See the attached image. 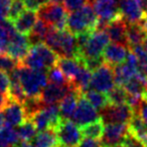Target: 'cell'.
Masks as SVG:
<instances>
[{"mask_svg": "<svg viewBox=\"0 0 147 147\" xmlns=\"http://www.w3.org/2000/svg\"><path fill=\"white\" fill-rule=\"evenodd\" d=\"M45 41V45L51 47L59 57H77L78 47L76 36L67 29L57 30L53 27H49Z\"/></svg>", "mask_w": 147, "mask_h": 147, "instance_id": "cell-1", "label": "cell"}, {"mask_svg": "<svg viewBox=\"0 0 147 147\" xmlns=\"http://www.w3.org/2000/svg\"><path fill=\"white\" fill-rule=\"evenodd\" d=\"M98 17L90 3L85 4L78 10L69 12L67 20V29L75 36L81 33H92L97 29Z\"/></svg>", "mask_w": 147, "mask_h": 147, "instance_id": "cell-2", "label": "cell"}, {"mask_svg": "<svg viewBox=\"0 0 147 147\" xmlns=\"http://www.w3.org/2000/svg\"><path fill=\"white\" fill-rule=\"evenodd\" d=\"M59 59V57L51 47L40 42L32 45L26 57L19 63L35 71H47L51 67H57Z\"/></svg>", "mask_w": 147, "mask_h": 147, "instance_id": "cell-3", "label": "cell"}, {"mask_svg": "<svg viewBox=\"0 0 147 147\" xmlns=\"http://www.w3.org/2000/svg\"><path fill=\"white\" fill-rule=\"evenodd\" d=\"M17 71L26 98H38L49 81L45 71H35L20 63L17 65Z\"/></svg>", "mask_w": 147, "mask_h": 147, "instance_id": "cell-4", "label": "cell"}, {"mask_svg": "<svg viewBox=\"0 0 147 147\" xmlns=\"http://www.w3.org/2000/svg\"><path fill=\"white\" fill-rule=\"evenodd\" d=\"M37 18L45 22L49 27L65 30L67 29V20L69 12L61 3L47 1L39 6L36 11Z\"/></svg>", "mask_w": 147, "mask_h": 147, "instance_id": "cell-5", "label": "cell"}, {"mask_svg": "<svg viewBox=\"0 0 147 147\" xmlns=\"http://www.w3.org/2000/svg\"><path fill=\"white\" fill-rule=\"evenodd\" d=\"M110 43V38L105 30H95L91 33L86 45L79 51L76 59H89L103 57V51Z\"/></svg>", "mask_w": 147, "mask_h": 147, "instance_id": "cell-6", "label": "cell"}, {"mask_svg": "<svg viewBox=\"0 0 147 147\" xmlns=\"http://www.w3.org/2000/svg\"><path fill=\"white\" fill-rule=\"evenodd\" d=\"M59 147H78L82 140L80 127L77 126L71 119H61L53 129Z\"/></svg>", "mask_w": 147, "mask_h": 147, "instance_id": "cell-7", "label": "cell"}, {"mask_svg": "<svg viewBox=\"0 0 147 147\" xmlns=\"http://www.w3.org/2000/svg\"><path fill=\"white\" fill-rule=\"evenodd\" d=\"M90 87L92 90L107 94L115 87L113 67L104 63L99 69L92 73Z\"/></svg>", "mask_w": 147, "mask_h": 147, "instance_id": "cell-8", "label": "cell"}, {"mask_svg": "<svg viewBox=\"0 0 147 147\" xmlns=\"http://www.w3.org/2000/svg\"><path fill=\"white\" fill-rule=\"evenodd\" d=\"M133 116V110L127 104L108 105L100 111V117L105 125L123 123L128 124Z\"/></svg>", "mask_w": 147, "mask_h": 147, "instance_id": "cell-9", "label": "cell"}, {"mask_svg": "<svg viewBox=\"0 0 147 147\" xmlns=\"http://www.w3.org/2000/svg\"><path fill=\"white\" fill-rule=\"evenodd\" d=\"M100 119L101 117L99 115L97 109H95L88 102V100L83 95H81L80 98H79L78 106H77L76 111L74 113L71 120L77 126H79L81 128V127L85 126V125L96 122V121L100 120Z\"/></svg>", "mask_w": 147, "mask_h": 147, "instance_id": "cell-10", "label": "cell"}, {"mask_svg": "<svg viewBox=\"0 0 147 147\" xmlns=\"http://www.w3.org/2000/svg\"><path fill=\"white\" fill-rule=\"evenodd\" d=\"M119 9L127 23H141L144 20V10L136 0H119Z\"/></svg>", "mask_w": 147, "mask_h": 147, "instance_id": "cell-11", "label": "cell"}, {"mask_svg": "<svg viewBox=\"0 0 147 147\" xmlns=\"http://www.w3.org/2000/svg\"><path fill=\"white\" fill-rule=\"evenodd\" d=\"M127 133H128V124L115 123V124L105 125L102 144L105 146H115L120 144Z\"/></svg>", "mask_w": 147, "mask_h": 147, "instance_id": "cell-12", "label": "cell"}, {"mask_svg": "<svg viewBox=\"0 0 147 147\" xmlns=\"http://www.w3.org/2000/svg\"><path fill=\"white\" fill-rule=\"evenodd\" d=\"M71 89H74L71 87V85H69V86H57V85L49 83L42 89L40 95H39V99L45 105L57 104V102H61L65 98V95Z\"/></svg>", "mask_w": 147, "mask_h": 147, "instance_id": "cell-13", "label": "cell"}, {"mask_svg": "<svg viewBox=\"0 0 147 147\" xmlns=\"http://www.w3.org/2000/svg\"><path fill=\"white\" fill-rule=\"evenodd\" d=\"M30 47L31 45L28 40V37L16 31L9 43L7 55L16 59L17 61H21L27 55Z\"/></svg>", "mask_w": 147, "mask_h": 147, "instance_id": "cell-14", "label": "cell"}, {"mask_svg": "<svg viewBox=\"0 0 147 147\" xmlns=\"http://www.w3.org/2000/svg\"><path fill=\"white\" fill-rule=\"evenodd\" d=\"M127 55H128V49L126 45L113 42L107 45L103 51L102 57L104 63L110 65L111 67H115L124 63V61H126Z\"/></svg>", "mask_w": 147, "mask_h": 147, "instance_id": "cell-15", "label": "cell"}, {"mask_svg": "<svg viewBox=\"0 0 147 147\" xmlns=\"http://www.w3.org/2000/svg\"><path fill=\"white\" fill-rule=\"evenodd\" d=\"M127 25L128 23L125 21L122 16L115 20L111 21L109 24L105 26L104 30L108 34L110 40L116 43L127 45L126 40V33H127Z\"/></svg>", "mask_w": 147, "mask_h": 147, "instance_id": "cell-16", "label": "cell"}, {"mask_svg": "<svg viewBox=\"0 0 147 147\" xmlns=\"http://www.w3.org/2000/svg\"><path fill=\"white\" fill-rule=\"evenodd\" d=\"M3 113H4L5 125H7V126L16 127L26 121L22 104L15 102V101L11 100L8 106L4 109Z\"/></svg>", "mask_w": 147, "mask_h": 147, "instance_id": "cell-17", "label": "cell"}, {"mask_svg": "<svg viewBox=\"0 0 147 147\" xmlns=\"http://www.w3.org/2000/svg\"><path fill=\"white\" fill-rule=\"evenodd\" d=\"M37 21V14L36 11L33 10H24L14 21H13V26L15 30L18 33L25 36H28L32 31L33 26Z\"/></svg>", "mask_w": 147, "mask_h": 147, "instance_id": "cell-18", "label": "cell"}, {"mask_svg": "<svg viewBox=\"0 0 147 147\" xmlns=\"http://www.w3.org/2000/svg\"><path fill=\"white\" fill-rule=\"evenodd\" d=\"M81 95L82 94L80 92L76 91L75 89H71L65 95V98L59 102V108L61 119H71L73 117L77 106H78L79 98Z\"/></svg>", "mask_w": 147, "mask_h": 147, "instance_id": "cell-19", "label": "cell"}, {"mask_svg": "<svg viewBox=\"0 0 147 147\" xmlns=\"http://www.w3.org/2000/svg\"><path fill=\"white\" fill-rule=\"evenodd\" d=\"M147 36V33L143 26V22L141 23H128L127 25V33H126V40L127 45L129 49L142 45L145 38Z\"/></svg>", "mask_w": 147, "mask_h": 147, "instance_id": "cell-20", "label": "cell"}, {"mask_svg": "<svg viewBox=\"0 0 147 147\" xmlns=\"http://www.w3.org/2000/svg\"><path fill=\"white\" fill-rule=\"evenodd\" d=\"M128 133L147 147V128L140 117L135 113H133L132 118L128 122Z\"/></svg>", "mask_w": 147, "mask_h": 147, "instance_id": "cell-21", "label": "cell"}, {"mask_svg": "<svg viewBox=\"0 0 147 147\" xmlns=\"http://www.w3.org/2000/svg\"><path fill=\"white\" fill-rule=\"evenodd\" d=\"M57 67L63 73L65 77L69 83L73 82L76 78L77 74L81 67V61L78 59L71 57H59L57 61Z\"/></svg>", "mask_w": 147, "mask_h": 147, "instance_id": "cell-22", "label": "cell"}, {"mask_svg": "<svg viewBox=\"0 0 147 147\" xmlns=\"http://www.w3.org/2000/svg\"><path fill=\"white\" fill-rule=\"evenodd\" d=\"M138 71L139 69H136L131 65H129L126 61L115 65V67H113L115 84L117 86L123 87L129 80H131L135 76V74Z\"/></svg>", "mask_w": 147, "mask_h": 147, "instance_id": "cell-23", "label": "cell"}, {"mask_svg": "<svg viewBox=\"0 0 147 147\" xmlns=\"http://www.w3.org/2000/svg\"><path fill=\"white\" fill-rule=\"evenodd\" d=\"M30 143L33 147H59L55 131L51 129L38 132Z\"/></svg>", "mask_w": 147, "mask_h": 147, "instance_id": "cell-24", "label": "cell"}, {"mask_svg": "<svg viewBox=\"0 0 147 147\" xmlns=\"http://www.w3.org/2000/svg\"><path fill=\"white\" fill-rule=\"evenodd\" d=\"M19 142L17 131L13 127L3 125L0 128V147H15Z\"/></svg>", "mask_w": 147, "mask_h": 147, "instance_id": "cell-25", "label": "cell"}, {"mask_svg": "<svg viewBox=\"0 0 147 147\" xmlns=\"http://www.w3.org/2000/svg\"><path fill=\"white\" fill-rule=\"evenodd\" d=\"M83 96L88 100V102L97 110H102L105 107L109 105V100L107 94L101 92H97L92 89H89L85 93H83Z\"/></svg>", "mask_w": 147, "mask_h": 147, "instance_id": "cell-26", "label": "cell"}, {"mask_svg": "<svg viewBox=\"0 0 147 147\" xmlns=\"http://www.w3.org/2000/svg\"><path fill=\"white\" fill-rule=\"evenodd\" d=\"M105 124L102 121V119L96 121V122L90 123L88 125L81 127L80 130L81 133L84 137L87 138H93V139H102L103 134H104Z\"/></svg>", "mask_w": 147, "mask_h": 147, "instance_id": "cell-27", "label": "cell"}, {"mask_svg": "<svg viewBox=\"0 0 147 147\" xmlns=\"http://www.w3.org/2000/svg\"><path fill=\"white\" fill-rule=\"evenodd\" d=\"M49 26L47 23L43 22L40 19H37L36 23H35V25L32 28V31H31L30 34L27 36L31 47L45 41V36H47V32H49Z\"/></svg>", "mask_w": 147, "mask_h": 147, "instance_id": "cell-28", "label": "cell"}, {"mask_svg": "<svg viewBox=\"0 0 147 147\" xmlns=\"http://www.w3.org/2000/svg\"><path fill=\"white\" fill-rule=\"evenodd\" d=\"M29 120L33 123L34 127L36 128L37 132H41L45 130H51V119H49V115H47V111H45V107L38 112H36Z\"/></svg>", "mask_w": 147, "mask_h": 147, "instance_id": "cell-29", "label": "cell"}, {"mask_svg": "<svg viewBox=\"0 0 147 147\" xmlns=\"http://www.w3.org/2000/svg\"><path fill=\"white\" fill-rule=\"evenodd\" d=\"M16 131L19 136V139L22 142H31V140L37 134L36 128H35L33 123L30 120H26L24 123L19 125L18 129Z\"/></svg>", "mask_w": 147, "mask_h": 147, "instance_id": "cell-30", "label": "cell"}, {"mask_svg": "<svg viewBox=\"0 0 147 147\" xmlns=\"http://www.w3.org/2000/svg\"><path fill=\"white\" fill-rule=\"evenodd\" d=\"M109 105H122L126 104L127 93L121 86H115L110 92L107 93Z\"/></svg>", "mask_w": 147, "mask_h": 147, "instance_id": "cell-31", "label": "cell"}, {"mask_svg": "<svg viewBox=\"0 0 147 147\" xmlns=\"http://www.w3.org/2000/svg\"><path fill=\"white\" fill-rule=\"evenodd\" d=\"M47 80L49 81V83L57 85V86H69V85H71V83L65 77L63 73L57 67H53L47 71Z\"/></svg>", "mask_w": 147, "mask_h": 147, "instance_id": "cell-32", "label": "cell"}, {"mask_svg": "<svg viewBox=\"0 0 147 147\" xmlns=\"http://www.w3.org/2000/svg\"><path fill=\"white\" fill-rule=\"evenodd\" d=\"M19 61L11 57L10 55H6V53H2L0 55V71H4L6 74H10L12 71L16 69L18 65Z\"/></svg>", "mask_w": 147, "mask_h": 147, "instance_id": "cell-33", "label": "cell"}, {"mask_svg": "<svg viewBox=\"0 0 147 147\" xmlns=\"http://www.w3.org/2000/svg\"><path fill=\"white\" fill-rule=\"evenodd\" d=\"M24 10H25V4L23 2V0H12L10 8H9L7 19L9 21H11V22H13Z\"/></svg>", "mask_w": 147, "mask_h": 147, "instance_id": "cell-34", "label": "cell"}, {"mask_svg": "<svg viewBox=\"0 0 147 147\" xmlns=\"http://www.w3.org/2000/svg\"><path fill=\"white\" fill-rule=\"evenodd\" d=\"M87 3H88V0H63L65 8L67 9V12L78 10Z\"/></svg>", "mask_w": 147, "mask_h": 147, "instance_id": "cell-35", "label": "cell"}, {"mask_svg": "<svg viewBox=\"0 0 147 147\" xmlns=\"http://www.w3.org/2000/svg\"><path fill=\"white\" fill-rule=\"evenodd\" d=\"M130 51H133V53H134V55L137 57L140 67H142L143 65L147 63V53H146V51H145L144 47H143L142 45H137V47L131 49Z\"/></svg>", "mask_w": 147, "mask_h": 147, "instance_id": "cell-36", "label": "cell"}, {"mask_svg": "<svg viewBox=\"0 0 147 147\" xmlns=\"http://www.w3.org/2000/svg\"><path fill=\"white\" fill-rule=\"evenodd\" d=\"M133 113H135V114H137L140 117L141 120L143 121V123H144L147 128V100L143 99V100L141 101L139 107Z\"/></svg>", "mask_w": 147, "mask_h": 147, "instance_id": "cell-37", "label": "cell"}, {"mask_svg": "<svg viewBox=\"0 0 147 147\" xmlns=\"http://www.w3.org/2000/svg\"><path fill=\"white\" fill-rule=\"evenodd\" d=\"M12 0H0V22L8 17L9 8Z\"/></svg>", "mask_w": 147, "mask_h": 147, "instance_id": "cell-38", "label": "cell"}, {"mask_svg": "<svg viewBox=\"0 0 147 147\" xmlns=\"http://www.w3.org/2000/svg\"><path fill=\"white\" fill-rule=\"evenodd\" d=\"M9 87H10V79L9 76L4 71H0V92L8 93Z\"/></svg>", "mask_w": 147, "mask_h": 147, "instance_id": "cell-39", "label": "cell"}, {"mask_svg": "<svg viewBox=\"0 0 147 147\" xmlns=\"http://www.w3.org/2000/svg\"><path fill=\"white\" fill-rule=\"evenodd\" d=\"M78 147H103L102 141L100 142L99 139H93V138H82L81 142L79 143Z\"/></svg>", "mask_w": 147, "mask_h": 147, "instance_id": "cell-40", "label": "cell"}, {"mask_svg": "<svg viewBox=\"0 0 147 147\" xmlns=\"http://www.w3.org/2000/svg\"><path fill=\"white\" fill-rule=\"evenodd\" d=\"M10 102H11V99L8 94L0 92V111L4 110V109L9 105Z\"/></svg>", "mask_w": 147, "mask_h": 147, "instance_id": "cell-41", "label": "cell"}, {"mask_svg": "<svg viewBox=\"0 0 147 147\" xmlns=\"http://www.w3.org/2000/svg\"><path fill=\"white\" fill-rule=\"evenodd\" d=\"M23 2L25 4V7H27L29 10L37 11L40 6V3L37 0H23Z\"/></svg>", "mask_w": 147, "mask_h": 147, "instance_id": "cell-42", "label": "cell"}, {"mask_svg": "<svg viewBox=\"0 0 147 147\" xmlns=\"http://www.w3.org/2000/svg\"><path fill=\"white\" fill-rule=\"evenodd\" d=\"M5 125V118H4V113L0 111V128Z\"/></svg>", "mask_w": 147, "mask_h": 147, "instance_id": "cell-43", "label": "cell"}, {"mask_svg": "<svg viewBox=\"0 0 147 147\" xmlns=\"http://www.w3.org/2000/svg\"><path fill=\"white\" fill-rule=\"evenodd\" d=\"M140 69L144 73V75L147 77V63H145V65H143L142 67H140Z\"/></svg>", "mask_w": 147, "mask_h": 147, "instance_id": "cell-44", "label": "cell"}, {"mask_svg": "<svg viewBox=\"0 0 147 147\" xmlns=\"http://www.w3.org/2000/svg\"><path fill=\"white\" fill-rule=\"evenodd\" d=\"M142 47H144V49H145V51H146V53H147V36H146V38H145L144 42H143Z\"/></svg>", "mask_w": 147, "mask_h": 147, "instance_id": "cell-45", "label": "cell"}, {"mask_svg": "<svg viewBox=\"0 0 147 147\" xmlns=\"http://www.w3.org/2000/svg\"><path fill=\"white\" fill-rule=\"evenodd\" d=\"M49 1H51V2H55V3H61V2H63V0H49Z\"/></svg>", "mask_w": 147, "mask_h": 147, "instance_id": "cell-46", "label": "cell"}, {"mask_svg": "<svg viewBox=\"0 0 147 147\" xmlns=\"http://www.w3.org/2000/svg\"><path fill=\"white\" fill-rule=\"evenodd\" d=\"M143 26H144L145 31H146V33H147V21H143Z\"/></svg>", "mask_w": 147, "mask_h": 147, "instance_id": "cell-47", "label": "cell"}, {"mask_svg": "<svg viewBox=\"0 0 147 147\" xmlns=\"http://www.w3.org/2000/svg\"><path fill=\"white\" fill-rule=\"evenodd\" d=\"M37 1H38V2L40 3V5H41V4H42V3L47 2V1H49V0H37Z\"/></svg>", "mask_w": 147, "mask_h": 147, "instance_id": "cell-48", "label": "cell"}, {"mask_svg": "<svg viewBox=\"0 0 147 147\" xmlns=\"http://www.w3.org/2000/svg\"><path fill=\"white\" fill-rule=\"evenodd\" d=\"M144 20L147 21V9L145 10V12H144Z\"/></svg>", "mask_w": 147, "mask_h": 147, "instance_id": "cell-49", "label": "cell"}, {"mask_svg": "<svg viewBox=\"0 0 147 147\" xmlns=\"http://www.w3.org/2000/svg\"><path fill=\"white\" fill-rule=\"evenodd\" d=\"M110 1H116V0H110Z\"/></svg>", "mask_w": 147, "mask_h": 147, "instance_id": "cell-50", "label": "cell"}]
</instances>
